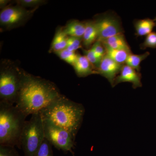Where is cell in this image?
Returning a JSON list of instances; mask_svg holds the SVG:
<instances>
[{
  "instance_id": "6da1fadb",
  "label": "cell",
  "mask_w": 156,
  "mask_h": 156,
  "mask_svg": "<svg viewBox=\"0 0 156 156\" xmlns=\"http://www.w3.org/2000/svg\"><path fill=\"white\" fill-rule=\"evenodd\" d=\"M19 73L20 88L16 106L27 116L40 112L60 95L53 83L23 72Z\"/></svg>"
},
{
  "instance_id": "7a4b0ae2",
  "label": "cell",
  "mask_w": 156,
  "mask_h": 156,
  "mask_svg": "<svg viewBox=\"0 0 156 156\" xmlns=\"http://www.w3.org/2000/svg\"><path fill=\"white\" fill-rule=\"evenodd\" d=\"M39 112L43 119L51 120L66 129L75 140L85 112L82 104L60 94Z\"/></svg>"
},
{
  "instance_id": "3957f363",
  "label": "cell",
  "mask_w": 156,
  "mask_h": 156,
  "mask_svg": "<svg viewBox=\"0 0 156 156\" xmlns=\"http://www.w3.org/2000/svg\"><path fill=\"white\" fill-rule=\"evenodd\" d=\"M27 117L16 106L0 102V145L21 148L20 136Z\"/></svg>"
},
{
  "instance_id": "277c9868",
  "label": "cell",
  "mask_w": 156,
  "mask_h": 156,
  "mask_svg": "<svg viewBox=\"0 0 156 156\" xmlns=\"http://www.w3.org/2000/svg\"><path fill=\"white\" fill-rule=\"evenodd\" d=\"M44 138L43 118L39 112L26 122L21 133L20 145L24 156H35Z\"/></svg>"
},
{
  "instance_id": "5b68a950",
  "label": "cell",
  "mask_w": 156,
  "mask_h": 156,
  "mask_svg": "<svg viewBox=\"0 0 156 156\" xmlns=\"http://www.w3.org/2000/svg\"><path fill=\"white\" fill-rule=\"evenodd\" d=\"M45 138L56 148L64 151H72L75 140L66 129L51 120L43 119Z\"/></svg>"
},
{
  "instance_id": "8992f818",
  "label": "cell",
  "mask_w": 156,
  "mask_h": 156,
  "mask_svg": "<svg viewBox=\"0 0 156 156\" xmlns=\"http://www.w3.org/2000/svg\"><path fill=\"white\" fill-rule=\"evenodd\" d=\"M20 73L11 69L1 71L0 74V102L14 105L17 101L20 88Z\"/></svg>"
},
{
  "instance_id": "52a82bcc",
  "label": "cell",
  "mask_w": 156,
  "mask_h": 156,
  "mask_svg": "<svg viewBox=\"0 0 156 156\" xmlns=\"http://www.w3.org/2000/svg\"><path fill=\"white\" fill-rule=\"evenodd\" d=\"M33 11H29L18 5L8 6L0 13V24L3 28L9 29L19 26L28 19Z\"/></svg>"
},
{
  "instance_id": "ba28073f",
  "label": "cell",
  "mask_w": 156,
  "mask_h": 156,
  "mask_svg": "<svg viewBox=\"0 0 156 156\" xmlns=\"http://www.w3.org/2000/svg\"><path fill=\"white\" fill-rule=\"evenodd\" d=\"M94 21L98 32L97 41H101L123 33L122 27L120 19L113 14L110 13L102 14Z\"/></svg>"
},
{
  "instance_id": "9c48e42d",
  "label": "cell",
  "mask_w": 156,
  "mask_h": 156,
  "mask_svg": "<svg viewBox=\"0 0 156 156\" xmlns=\"http://www.w3.org/2000/svg\"><path fill=\"white\" fill-rule=\"evenodd\" d=\"M123 65L117 63L105 55L101 59L97 70L99 75L107 79L114 87L115 78L120 73Z\"/></svg>"
},
{
  "instance_id": "30bf717a",
  "label": "cell",
  "mask_w": 156,
  "mask_h": 156,
  "mask_svg": "<svg viewBox=\"0 0 156 156\" xmlns=\"http://www.w3.org/2000/svg\"><path fill=\"white\" fill-rule=\"evenodd\" d=\"M125 82L131 83L134 89L142 87L141 75L139 72L126 64L123 65L120 73L115 78L114 87L118 84Z\"/></svg>"
},
{
  "instance_id": "8fae6325",
  "label": "cell",
  "mask_w": 156,
  "mask_h": 156,
  "mask_svg": "<svg viewBox=\"0 0 156 156\" xmlns=\"http://www.w3.org/2000/svg\"><path fill=\"white\" fill-rule=\"evenodd\" d=\"M73 66L77 75L80 77H85L92 74H99L84 55L77 54L76 59Z\"/></svg>"
},
{
  "instance_id": "7c38bea8",
  "label": "cell",
  "mask_w": 156,
  "mask_h": 156,
  "mask_svg": "<svg viewBox=\"0 0 156 156\" xmlns=\"http://www.w3.org/2000/svg\"><path fill=\"white\" fill-rule=\"evenodd\" d=\"M85 32L82 38L83 44L87 49L92 48L98 38V32L95 21H89L86 22Z\"/></svg>"
},
{
  "instance_id": "4fadbf2b",
  "label": "cell",
  "mask_w": 156,
  "mask_h": 156,
  "mask_svg": "<svg viewBox=\"0 0 156 156\" xmlns=\"http://www.w3.org/2000/svg\"><path fill=\"white\" fill-rule=\"evenodd\" d=\"M105 48L131 51L124 34H120L101 41Z\"/></svg>"
},
{
  "instance_id": "5bb4252c",
  "label": "cell",
  "mask_w": 156,
  "mask_h": 156,
  "mask_svg": "<svg viewBox=\"0 0 156 156\" xmlns=\"http://www.w3.org/2000/svg\"><path fill=\"white\" fill-rule=\"evenodd\" d=\"M86 27V22L73 20L67 23L63 30L68 37L83 38Z\"/></svg>"
},
{
  "instance_id": "9a60e30c",
  "label": "cell",
  "mask_w": 156,
  "mask_h": 156,
  "mask_svg": "<svg viewBox=\"0 0 156 156\" xmlns=\"http://www.w3.org/2000/svg\"><path fill=\"white\" fill-rule=\"evenodd\" d=\"M156 20L149 18L136 20L134 23V28L137 35L144 36L151 33L156 25Z\"/></svg>"
},
{
  "instance_id": "2e32d148",
  "label": "cell",
  "mask_w": 156,
  "mask_h": 156,
  "mask_svg": "<svg viewBox=\"0 0 156 156\" xmlns=\"http://www.w3.org/2000/svg\"><path fill=\"white\" fill-rule=\"evenodd\" d=\"M68 37L62 29L57 30L51 44L50 52L55 53L66 49Z\"/></svg>"
},
{
  "instance_id": "e0dca14e",
  "label": "cell",
  "mask_w": 156,
  "mask_h": 156,
  "mask_svg": "<svg viewBox=\"0 0 156 156\" xmlns=\"http://www.w3.org/2000/svg\"><path fill=\"white\" fill-rule=\"evenodd\" d=\"M106 55L117 63L121 65L126 64V60L131 51L124 50H117L105 48Z\"/></svg>"
},
{
  "instance_id": "ac0fdd59",
  "label": "cell",
  "mask_w": 156,
  "mask_h": 156,
  "mask_svg": "<svg viewBox=\"0 0 156 156\" xmlns=\"http://www.w3.org/2000/svg\"><path fill=\"white\" fill-rule=\"evenodd\" d=\"M149 55L150 53L148 52L139 55L130 53L127 58L125 64L132 67L139 72L140 70V63L142 61L147 58Z\"/></svg>"
},
{
  "instance_id": "d6986e66",
  "label": "cell",
  "mask_w": 156,
  "mask_h": 156,
  "mask_svg": "<svg viewBox=\"0 0 156 156\" xmlns=\"http://www.w3.org/2000/svg\"><path fill=\"white\" fill-rule=\"evenodd\" d=\"M55 53L61 59L72 66L75 62L77 56L75 52L69 51L66 49Z\"/></svg>"
},
{
  "instance_id": "ffe728a7",
  "label": "cell",
  "mask_w": 156,
  "mask_h": 156,
  "mask_svg": "<svg viewBox=\"0 0 156 156\" xmlns=\"http://www.w3.org/2000/svg\"><path fill=\"white\" fill-rule=\"evenodd\" d=\"M35 156H53L52 145L44 138Z\"/></svg>"
},
{
  "instance_id": "44dd1931",
  "label": "cell",
  "mask_w": 156,
  "mask_h": 156,
  "mask_svg": "<svg viewBox=\"0 0 156 156\" xmlns=\"http://www.w3.org/2000/svg\"><path fill=\"white\" fill-rule=\"evenodd\" d=\"M83 53L84 56L87 57L89 62L97 70L98 68L99 67L101 59L98 58L95 55V53H94L93 50L91 48L87 50H84Z\"/></svg>"
},
{
  "instance_id": "7402d4cb",
  "label": "cell",
  "mask_w": 156,
  "mask_h": 156,
  "mask_svg": "<svg viewBox=\"0 0 156 156\" xmlns=\"http://www.w3.org/2000/svg\"><path fill=\"white\" fill-rule=\"evenodd\" d=\"M82 43H83L82 38L69 37L66 49L69 51L75 52L82 48Z\"/></svg>"
},
{
  "instance_id": "603a6c76",
  "label": "cell",
  "mask_w": 156,
  "mask_h": 156,
  "mask_svg": "<svg viewBox=\"0 0 156 156\" xmlns=\"http://www.w3.org/2000/svg\"><path fill=\"white\" fill-rule=\"evenodd\" d=\"M92 50L95 55L101 59H102L104 56L106 55L105 48L100 41H97L92 47Z\"/></svg>"
},
{
  "instance_id": "cb8c5ba5",
  "label": "cell",
  "mask_w": 156,
  "mask_h": 156,
  "mask_svg": "<svg viewBox=\"0 0 156 156\" xmlns=\"http://www.w3.org/2000/svg\"><path fill=\"white\" fill-rule=\"evenodd\" d=\"M141 48H156V33L151 32L146 37L144 41L141 45Z\"/></svg>"
},
{
  "instance_id": "d4e9b609",
  "label": "cell",
  "mask_w": 156,
  "mask_h": 156,
  "mask_svg": "<svg viewBox=\"0 0 156 156\" xmlns=\"http://www.w3.org/2000/svg\"><path fill=\"white\" fill-rule=\"evenodd\" d=\"M0 156H21L14 147L0 145Z\"/></svg>"
},
{
  "instance_id": "484cf974",
  "label": "cell",
  "mask_w": 156,
  "mask_h": 156,
  "mask_svg": "<svg viewBox=\"0 0 156 156\" xmlns=\"http://www.w3.org/2000/svg\"><path fill=\"white\" fill-rule=\"evenodd\" d=\"M17 2L19 5L23 7H37L45 2V1L43 0H20Z\"/></svg>"
},
{
  "instance_id": "4316f807",
  "label": "cell",
  "mask_w": 156,
  "mask_h": 156,
  "mask_svg": "<svg viewBox=\"0 0 156 156\" xmlns=\"http://www.w3.org/2000/svg\"><path fill=\"white\" fill-rule=\"evenodd\" d=\"M9 1H6V0H1L0 1V5L1 8H4L7 5L8 3H9Z\"/></svg>"
}]
</instances>
